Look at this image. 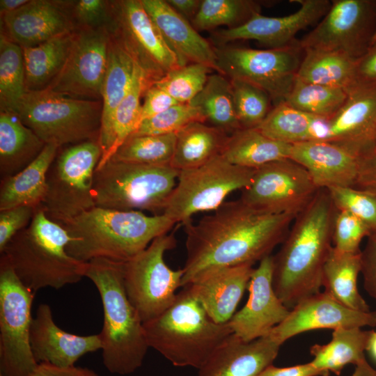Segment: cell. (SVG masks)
I'll return each instance as SVG.
<instances>
[{
    "label": "cell",
    "instance_id": "cell-1",
    "mask_svg": "<svg viewBox=\"0 0 376 376\" xmlns=\"http://www.w3.org/2000/svg\"><path fill=\"white\" fill-rule=\"evenodd\" d=\"M297 216L256 210L240 198L225 201L198 222L183 226L186 259L182 287L210 269L254 265L272 255Z\"/></svg>",
    "mask_w": 376,
    "mask_h": 376
},
{
    "label": "cell",
    "instance_id": "cell-2",
    "mask_svg": "<svg viewBox=\"0 0 376 376\" xmlns=\"http://www.w3.org/2000/svg\"><path fill=\"white\" fill-rule=\"evenodd\" d=\"M337 212L327 189H319L295 217L280 250L273 256V288L289 310L320 292Z\"/></svg>",
    "mask_w": 376,
    "mask_h": 376
},
{
    "label": "cell",
    "instance_id": "cell-3",
    "mask_svg": "<svg viewBox=\"0 0 376 376\" xmlns=\"http://www.w3.org/2000/svg\"><path fill=\"white\" fill-rule=\"evenodd\" d=\"M175 224L162 214L94 207L61 224L70 241L68 253L87 263L95 258L126 262Z\"/></svg>",
    "mask_w": 376,
    "mask_h": 376
},
{
    "label": "cell",
    "instance_id": "cell-4",
    "mask_svg": "<svg viewBox=\"0 0 376 376\" xmlns=\"http://www.w3.org/2000/svg\"><path fill=\"white\" fill-rule=\"evenodd\" d=\"M123 263L92 259L86 263L85 277L95 285L102 304L103 364L111 373L124 375L141 366L150 347L143 322L125 290Z\"/></svg>",
    "mask_w": 376,
    "mask_h": 376
},
{
    "label": "cell",
    "instance_id": "cell-5",
    "mask_svg": "<svg viewBox=\"0 0 376 376\" xmlns=\"http://www.w3.org/2000/svg\"><path fill=\"white\" fill-rule=\"evenodd\" d=\"M70 241L63 226L49 219L40 207L29 226L8 243L1 257L34 293L47 287L58 290L85 277L86 263L68 253Z\"/></svg>",
    "mask_w": 376,
    "mask_h": 376
},
{
    "label": "cell",
    "instance_id": "cell-6",
    "mask_svg": "<svg viewBox=\"0 0 376 376\" xmlns=\"http://www.w3.org/2000/svg\"><path fill=\"white\" fill-rule=\"evenodd\" d=\"M147 343L178 367L198 370L233 331L228 322H214L184 287L172 304L143 323Z\"/></svg>",
    "mask_w": 376,
    "mask_h": 376
},
{
    "label": "cell",
    "instance_id": "cell-7",
    "mask_svg": "<svg viewBox=\"0 0 376 376\" xmlns=\"http://www.w3.org/2000/svg\"><path fill=\"white\" fill-rule=\"evenodd\" d=\"M13 112L45 144L63 147L98 139L102 102L45 89L26 91Z\"/></svg>",
    "mask_w": 376,
    "mask_h": 376
},
{
    "label": "cell",
    "instance_id": "cell-8",
    "mask_svg": "<svg viewBox=\"0 0 376 376\" xmlns=\"http://www.w3.org/2000/svg\"><path fill=\"white\" fill-rule=\"evenodd\" d=\"M179 171L171 166L108 161L95 172V206L162 214Z\"/></svg>",
    "mask_w": 376,
    "mask_h": 376
},
{
    "label": "cell",
    "instance_id": "cell-9",
    "mask_svg": "<svg viewBox=\"0 0 376 376\" xmlns=\"http://www.w3.org/2000/svg\"><path fill=\"white\" fill-rule=\"evenodd\" d=\"M102 153L98 139L60 147L40 207L49 219L61 225L95 207L94 176Z\"/></svg>",
    "mask_w": 376,
    "mask_h": 376
},
{
    "label": "cell",
    "instance_id": "cell-10",
    "mask_svg": "<svg viewBox=\"0 0 376 376\" xmlns=\"http://www.w3.org/2000/svg\"><path fill=\"white\" fill-rule=\"evenodd\" d=\"M254 172L231 164L221 155L198 167L180 171L162 214L184 225L194 214L214 211L232 192L249 186Z\"/></svg>",
    "mask_w": 376,
    "mask_h": 376
},
{
    "label": "cell",
    "instance_id": "cell-11",
    "mask_svg": "<svg viewBox=\"0 0 376 376\" xmlns=\"http://www.w3.org/2000/svg\"><path fill=\"white\" fill-rule=\"evenodd\" d=\"M175 246L174 233H169L123 263L125 290L143 323L166 310L182 287V269H172L164 260L166 252Z\"/></svg>",
    "mask_w": 376,
    "mask_h": 376
},
{
    "label": "cell",
    "instance_id": "cell-12",
    "mask_svg": "<svg viewBox=\"0 0 376 376\" xmlns=\"http://www.w3.org/2000/svg\"><path fill=\"white\" fill-rule=\"evenodd\" d=\"M214 48L220 74L260 88L269 95L274 106L285 102L304 54L297 40L274 49L227 45Z\"/></svg>",
    "mask_w": 376,
    "mask_h": 376
},
{
    "label": "cell",
    "instance_id": "cell-13",
    "mask_svg": "<svg viewBox=\"0 0 376 376\" xmlns=\"http://www.w3.org/2000/svg\"><path fill=\"white\" fill-rule=\"evenodd\" d=\"M34 295L1 257L0 376H28L38 364L30 344Z\"/></svg>",
    "mask_w": 376,
    "mask_h": 376
},
{
    "label": "cell",
    "instance_id": "cell-14",
    "mask_svg": "<svg viewBox=\"0 0 376 376\" xmlns=\"http://www.w3.org/2000/svg\"><path fill=\"white\" fill-rule=\"evenodd\" d=\"M114 35L150 84L185 64L162 38L141 0L111 1Z\"/></svg>",
    "mask_w": 376,
    "mask_h": 376
},
{
    "label": "cell",
    "instance_id": "cell-15",
    "mask_svg": "<svg viewBox=\"0 0 376 376\" xmlns=\"http://www.w3.org/2000/svg\"><path fill=\"white\" fill-rule=\"evenodd\" d=\"M376 30V1L335 0L318 25L298 41L302 49H319L358 59Z\"/></svg>",
    "mask_w": 376,
    "mask_h": 376
},
{
    "label": "cell",
    "instance_id": "cell-16",
    "mask_svg": "<svg viewBox=\"0 0 376 376\" xmlns=\"http://www.w3.org/2000/svg\"><path fill=\"white\" fill-rule=\"evenodd\" d=\"M318 190L306 169L286 158L255 169L240 199L263 212L297 216Z\"/></svg>",
    "mask_w": 376,
    "mask_h": 376
},
{
    "label": "cell",
    "instance_id": "cell-17",
    "mask_svg": "<svg viewBox=\"0 0 376 376\" xmlns=\"http://www.w3.org/2000/svg\"><path fill=\"white\" fill-rule=\"evenodd\" d=\"M111 33L107 28H79L68 60L47 88L62 95L102 101Z\"/></svg>",
    "mask_w": 376,
    "mask_h": 376
},
{
    "label": "cell",
    "instance_id": "cell-18",
    "mask_svg": "<svg viewBox=\"0 0 376 376\" xmlns=\"http://www.w3.org/2000/svg\"><path fill=\"white\" fill-rule=\"evenodd\" d=\"M300 4L295 13L283 17H267L255 13L243 25L233 29H224L211 35L216 47L239 40H254L267 49L281 48L294 44L296 34L316 23L329 10L328 0H293Z\"/></svg>",
    "mask_w": 376,
    "mask_h": 376
},
{
    "label": "cell",
    "instance_id": "cell-19",
    "mask_svg": "<svg viewBox=\"0 0 376 376\" xmlns=\"http://www.w3.org/2000/svg\"><path fill=\"white\" fill-rule=\"evenodd\" d=\"M273 269V255L259 262L249 283L246 304L228 322L233 334L245 341L267 336L290 313L274 290Z\"/></svg>",
    "mask_w": 376,
    "mask_h": 376
},
{
    "label": "cell",
    "instance_id": "cell-20",
    "mask_svg": "<svg viewBox=\"0 0 376 376\" xmlns=\"http://www.w3.org/2000/svg\"><path fill=\"white\" fill-rule=\"evenodd\" d=\"M325 141L363 156L376 147V84H355L343 107L327 119Z\"/></svg>",
    "mask_w": 376,
    "mask_h": 376
},
{
    "label": "cell",
    "instance_id": "cell-21",
    "mask_svg": "<svg viewBox=\"0 0 376 376\" xmlns=\"http://www.w3.org/2000/svg\"><path fill=\"white\" fill-rule=\"evenodd\" d=\"M366 326H376V311L352 310L320 292L299 302L267 335L282 345L292 336L311 330Z\"/></svg>",
    "mask_w": 376,
    "mask_h": 376
},
{
    "label": "cell",
    "instance_id": "cell-22",
    "mask_svg": "<svg viewBox=\"0 0 376 376\" xmlns=\"http://www.w3.org/2000/svg\"><path fill=\"white\" fill-rule=\"evenodd\" d=\"M71 1L29 0L19 9L1 15V31L22 48L31 47L76 27Z\"/></svg>",
    "mask_w": 376,
    "mask_h": 376
},
{
    "label": "cell",
    "instance_id": "cell-23",
    "mask_svg": "<svg viewBox=\"0 0 376 376\" xmlns=\"http://www.w3.org/2000/svg\"><path fill=\"white\" fill-rule=\"evenodd\" d=\"M30 344L37 363L72 366L84 355L102 348L100 334L79 336L67 332L55 323L50 306H38L33 318Z\"/></svg>",
    "mask_w": 376,
    "mask_h": 376
},
{
    "label": "cell",
    "instance_id": "cell-24",
    "mask_svg": "<svg viewBox=\"0 0 376 376\" xmlns=\"http://www.w3.org/2000/svg\"><path fill=\"white\" fill-rule=\"evenodd\" d=\"M253 269L251 264L210 269L185 287L214 322L228 323L248 289Z\"/></svg>",
    "mask_w": 376,
    "mask_h": 376
},
{
    "label": "cell",
    "instance_id": "cell-25",
    "mask_svg": "<svg viewBox=\"0 0 376 376\" xmlns=\"http://www.w3.org/2000/svg\"><path fill=\"white\" fill-rule=\"evenodd\" d=\"M281 345L269 335L245 341L231 334L198 369V376H257L273 363Z\"/></svg>",
    "mask_w": 376,
    "mask_h": 376
},
{
    "label": "cell",
    "instance_id": "cell-26",
    "mask_svg": "<svg viewBox=\"0 0 376 376\" xmlns=\"http://www.w3.org/2000/svg\"><path fill=\"white\" fill-rule=\"evenodd\" d=\"M141 2L164 40L185 64H202L220 73L214 46L166 0Z\"/></svg>",
    "mask_w": 376,
    "mask_h": 376
},
{
    "label": "cell",
    "instance_id": "cell-27",
    "mask_svg": "<svg viewBox=\"0 0 376 376\" xmlns=\"http://www.w3.org/2000/svg\"><path fill=\"white\" fill-rule=\"evenodd\" d=\"M290 159L301 165L318 188L354 187L359 157L327 141L292 144Z\"/></svg>",
    "mask_w": 376,
    "mask_h": 376
},
{
    "label": "cell",
    "instance_id": "cell-28",
    "mask_svg": "<svg viewBox=\"0 0 376 376\" xmlns=\"http://www.w3.org/2000/svg\"><path fill=\"white\" fill-rule=\"evenodd\" d=\"M138 67L121 42L111 33L102 89V113L98 141L102 153L100 162L104 159L109 148L115 112L127 94Z\"/></svg>",
    "mask_w": 376,
    "mask_h": 376
},
{
    "label": "cell",
    "instance_id": "cell-29",
    "mask_svg": "<svg viewBox=\"0 0 376 376\" xmlns=\"http://www.w3.org/2000/svg\"><path fill=\"white\" fill-rule=\"evenodd\" d=\"M59 148L56 144H46L29 166L1 180L0 211L20 205L41 207L46 194L47 171Z\"/></svg>",
    "mask_w": 376,
    "mask_h": 376
},
{
    "label": "cell",
    "instance_id": "cell-30",
    "mask_svg": "<svg viewBox=\"0 0 376 376\" xmlns=\"http://www.w3.org/2000/svg\"><path fill=\"white\" fill-rule=\"evenodd\" d=\"M46 144L13 111L0 110V175L10 177L29 166Z\"/></svg>",
    "mask_w": 376,
    "mask_h": 376
},
{
    "label": "cell",
    "instance_id": "cell-31",
    "mask_svg": "<svg viewBox=\"0 0 376 376\" xmlns=\"http://www.w3.org/2000/svg\"><path fill=\"white\" fill-rule=\"evenodd\" d=\"M75 36V30L22 48L26 92L45 90L51 85L68 60Z\"/></svg>",
    "mask_w": 376,
    "mask_h": 376
},
{
    "label": "cell",
    "instance_id": "cell-32",
    "mask_svg": "<svg viewBox=\"0 0 376 376\" xmlns=\"http://www.w3.org/2000/svg\"><path fill=\"white\" fill-rule=\"evenodd\" d=\"M171 166L178 171L198 167L221 154L229 135L202 122L189 124L176 134Z\"/></svg>",
    "mask_w": 376,
    "mask_h": 376
},
{
    "label": "cell",
    "instance_id": "cell-33",
    "mask_svg": "<svg viewBox=\"0 0 376 376\" xmlns=\"http://www.w3.org/2000/svg\"><path fill=\"white\" fill-rule=\"evenodd\" d=\"M361 267V251L345 253L332 246L324 266L322 287L324 292L345 307L369 312L370 307L357 287Z\"/></svg>",
    "mask_w": 376,
    "mask_h": 376
},
{
    "label": "cell",
    "instance_id": "cell-34",
    "mask_svg": "<svg viewBox=\"0 0 376 376\" xmlns=\"http://www.w3.org/2000/svg\"><path fill=\"white\" fill-rule=\"evenodd\" d=\"M292 144L272 139L257 128L241 129L229 135L221 155L229 162L256 169L290 158Z\"/></svg>",
    "mask_w": 376,
    "mask_h": 376
},
{
    "label": "cell",
    "instance_id": "cell-35",
    "mask_svg": "<svg viewBox=\"0 0 376 376\" xmlns=\"http://www.w3.org/2000/svg\"><path fill=\"white\" fill-rule=\"evenodd\" d=\"M371 330L361 328L339 327L334 329L331 340L326 345L315 344L311 347L313 356L311 364L316 368L339 375L347 364L355 366L366 361Z\"/></svg>",
    "mask_w": 376,
    "mask_h": 376
},
{
    "label": "cell",
    "instance_id": "cell-36",
    "mask_svg": "<svg viewBox=\"0 0 376 376\" xmlns=\"http://www.w3.org/2000/svg\"><path fill=\"white\" fill-rule=\"evenodd\" d=\"M297 74L304 82L348 90L354 85L357 59L344 54L319 49H306Z\"/></svg>",
    "mask_w": 376,
    "mask_h": 376
},
{
    "label": "cell",
    "instance_id": "cell-37",
    "mask_svg": "<svg viewBox=\"0 0 376 376\" xmlns=\"http://www.w3.org/2000/svg\"><path fill=\"white\" fill-rule=\"evenodd\" d=\"M198 109L205 122L228 135L242 129L236 113L230 80L220 73L209 75L198 94L189 102Z\"/></svg>",
    "mask_w": 376,
    "mask_h": 376
},
{
    "label": "cell",
    "instance_id": "cell-38",
    "mask_svg": "<svg viewBox=\"0 0 376 376\" xmlns=\"http://www.w3.org/2000/svg\"><path fill=\"white\" fill-rule=\"evenodd\" d=\"M271 3L254 0H202L191 24L198 31L212 30L221 26L236 28L248 22L255 13H260L263 5Z\"/></svg>",
    "mask_w": 376,
    "mask_h": 376
},
{
    "label": "cell",
    "instance_id": "cell-39",
    "mask_svg": "<svg viewBox=\"0 0 376 376\" xmlns=\"http://www.w3.org/2000/svg\"><path fill=\"white\" fill-rule=\"evenodd\" d=\"M150 85L143 72L138 67L127 94L115 112L109 148L104 159L99 163L97 169L110 160L118 148L139 126L141 115V100L144 91Z\"/></svg>",
    "mask_w": 376,
    "mask_h": 376
},
{
    "label": "cell",
    "instance_id": "cell-40",
    "mask_svg": "<svg viewBox=\"0 0 376 376\" xmlns=\"http://www.w3.org/2000/svg\"><path fill=\"white\" fill-rule=\"evenodd\" d=\"M26 93L22 48L0 33V110L14 111Z\"/></svg>",
    "mask_w": 376,
    "mask_h": 376
},
{
    "label": "cell",
    "instance_id": "cell-41",
    "mask_svg": "<svg viewBox=\"0 0 376 376\" xmlns=\"http://www.w3.org/2000/svg\"><path fill=\"white\" fill-rule=\"evenodd\" d=\"M348 91L342 88L304 82L296 78L285 102L314 116L330 118L344 105Z\"/></svg>",
    "mask_w": 376,
    "mask_h": 376
},
{
    "label": "cell",
    "instance_id": "cell-42",
    "mask_svg": "<svg viewBox=\"0 0 376 376\" xmlns=\"http://www.w3.org/2000/svg\"><path fill=\"white\" fill-rule=\"evenodd\" d=\"M315 118L283 102L274 106L256 128L272 139L293 144L310 141Z\"/></svg>",
    "mask_w": 376,
    "mask_h": 376
},
{
    "label": "cell",
    "instance_id": "cell-43",
    "mask_svg": "<svg viewBox=\"0 0 376 376\" xmlns=\"http://www.w3.org/2000/svg\"><path fill=\"white\" fill-rule=\"evenodd\" d=\"M175 139V134L130 136L110 160L146 165L171 166Z\"/></svg>",
    "mask_w": 376,
    "mask_h": 376
},
{
    "label": "cell",
    "instance_id": "cell-44",
    "mask_svg": "<svg viewBox=\"0 0 376 376\" xmlns=\"http://www.w3.org/2000/svg\"><path fill=\"white\" fill-rule=\"evenodd\" d=\"M230 80L236 113L242 129L256 128L272 109L269 95L252 84L238 79Z\"/></svg>",
    "mask_w": 376,
    "mask_h": 376
},
{
    "label": "cell",
    "instance_id": "cell-45",
    "mask_svg": "<svg viewBox=\"0 0 376 376\" xmlns=\"http://www.w3.org/2000/svg\"><path fill=\"white\" fill-rule=\"evenodd\" d=\"M211 68L189 63L170 71L155 82L179 103L190 102L204 87Z\"/></svg>",
    "mask_w": 376,
    "mask_h": 376
},
{
    "label": "cell",
    "instance_id": "cell-46",
    "mask_svg": "<svg viewBox=\"0 0 376 376\" xmlns=\"http://www.w3.org/2000/svg\"><path fill=\"white\" fill-rule=\"evenodd\" d=\"M194 122L205 123L200 111L189 103H179L141 121L130 136L176 134Z\"/></svg>",
    "mask_w": 376,
    "mask_h": 376
},
{
    "label": "cell",
    "instance_id": "cell-47",
    "mask_svg": "<svg viewBox=\"0 0 376 376\" xmlns=\"http://www.w3.org/2000/svg\"><path fill=\"white\" fill-rule=\"evenodd\" d=\"M327 190L338 210L354 215L372 232L376 230L375 195L354 187H332Z\"/></svg>",
    "mask_w": 376,
    "mask_h": 376
},
{
    "label": "cell",
    "instance_id": "cell-48",
    "mask_svg": "<svg viewBox=\"0 0 376 376\" xmlns=\"http://www.w3.org/2000/svg\"><path fill=\"white\" fill-rule=\"evenodd\" d=\"M370 229L351 213L338 210L334 224L333 246L345 253H359L362 240L371 233Z\"/></svg>",
    "mask_w": 376,
    "mask_h": 376
},
{
    "label": "cell",
    "instance_id": "cell-49",
    "mask_svg": "<svg viewBox=\"0 0 376 376\" xmlns=\"http://www.w3.org/2000/svg\"><path fill=\"white\" fill-rule=\"evenodd\" d=\"M70 13L76 29L107 28L110 33L113 30L111 1H73L70 3Z\"/></svg>",
    "mask_w": 376,
    "mask_h": 376
},
{
    "label": "cell",
    "instance_id": "cell-50",
    "mask_svg": "<svg viewBox=\"0 0 376 376\" xmlns=\"http://www.w3.org/2000/svg\"><path fill=\"white\" fill-rule=\"evenodd\" d=\"M38 209L20 205L0 211V253L15 235L29 226Z\"/></svg>",
    "mask_w": 376,
    "mask_h": 376
},
{
    "label": "cell",
    "instance_id": "cell-51",
    "mask_svg": "<svg viewBox=\"0 0 376 376\" xmlns=\"http://www.w3.org/2000/svg\"><path fill=\"white\" fill-rule=\"evenodd\" d=\"M361 265L365 290L376 302V230L368 237L366 244L361 251Z\"/></svg>",
    "mask_w": 376,
    "mask_h": 376
},
{
    "label": "cell",
    "instance_id": "cell-52",
    "mask_svg": "<svg viewBox=\"0 0 376 376\" xmlns=\"http://www.w3.org/2000/svg\"><path fill=\"white\" fill-rule=\"evenodd\" d=\"M143 97L140 123L179 104L166 91L155 84H151L146 89Z\"/></svg>",
    "mask_w": 376,
    "mask_h": 376
},
{
    "label": "cell",
    "instance_id": "cell-53",
    "mask_svg": "<svg viewBox=\"0 0 376 376\" xmlns=\"http://www.w3.org/2000/svg\"><path fill=\"white\" fill-rule=\"evenodd\" d=\"M354 187L376 196V148L359 157L358 173Z\"/></svg>",
    "mask_w": 376,
    "mask_h": 376
},
{
    "label": "cell",
    "instance_id": "cell-54",
    "mask_svg": "<svg viewBox=\"0 0 376 376\" xmlns=\"http://www.w3.org/2000/svg\"><path fill=\"white\" fill-rule=\"evenodd\" d=\"M355 84H376V41L357 60Z\"/></svg>",
    "mask_w": 376,
    "mask_h": 376
},
{
    "label": "cell",
    "instance_id": "cell-55",
    "mask_svg": "<svg viewBox=\"0 0 376 376\" xmlns=\"http://www.w3.org/2000/svg\"><path fill=\"white\" fill-rule=\"evenodd\" d=\"M28 376H98L93 370L80 366H59L48 362L38 363Z\"/></svg>",
    "mask_w": 376,
    "mask_h": 376
},
{
    "label": "cell",
    "instance_id": "cell-56",
    "mask_svg": "<svg viewBox=\"0 0 376 376\" xmlns=\"http://www.w3.org/2000/svg\"><path fill=\"white\" fill-rule=\"evenodd\" d=\"M329 372L320 370L311 362L290 367L267 366L257 376H329Z\"/></svg>",
    "mask_w": 376,
    "mask_h": 376
},
{
    "label": "cell",
    "instance_id": "cell-57",
    "mask_svg": "<svg viewBox=\"0 0 376 376\" xmlns=\"http://www.w3.org/2000/svg\"><path fill=\"white\" fill-rule=\"evenodd\" d=\"M166 1L182 17L192 20L200 8L202 0H166Z\"/></svg>",
    "mask_w": 376,
    "mask_h": 376
},
{
    "label": "cell",
    "instance_id": "cell-58",
    "mask_svg": "<svg viewBox=\"0 0 376 376\" xmlns=\"http://www.w3.org/2000/svg\"><path fill=\"white\" fill-rule=\"evenodd\" d=\"M29 0H1L0 1V13L1 15L13 12L24 5Z\"/></svg>",
    "mask_w": 376,
    "mask_h": 376
},
{
    "label": "cell",
    "instance_id": "cell-59",
    "mask_svg": "<svg viewBox=\"0 0 376 376\" xmlns=\"http://www.w3.org/2000/svg\"><path fill=\"white\" fill-rule=\"evenodd\" d=\"M351 376H376V370L366 360L356 366Z\"/></svg>",
    "mask_w": 376,
    "mask_h": 376
},
{
    "label": "cell",
    "instance_id": "cell-60",
    "mask_svg": "<svg viewBox=\"0 0 376 376\" xmlns=\"http://www.w3.org/2000/svg\"><path fill=\"white\" fill-rule=\"evenodd\" d=\"M366 351L368 352L371 358L376 362V331L371 330Z\"/></svg>",
    "mask_w": 376,
    "mask_h": 376
},
{
    "label": "cell",
    "instance_id": "cell-61",
    "mask_svg": "<svg viewBox=\"0 0 376 376\" xmlns=\"http://www.w3.org/2000/svg\"><path fill=\"white\" fill-rule=\"evenodd\" d=\"M375 41H376V30H375L374 36H373V40H372V43H371V44H373V43L375 42Z\"/></svg>",
    "mask_w": 376,
    "mask_h": 376
},
{
    "label": "cell",
    "instance_id": "cell-62",
    "mask_svg": "<svg viewBox=\"0 0 376 376\" xmlns=\"http://www.w3.org/2000/svg\"><path fill=\"white\" fill-rule=\"evenodd\" d=\"M376 148V147H375Z\"/></svg>",
    "mask_w": 376,
    "mask_h": 376
}]
</instances>
